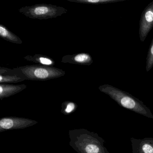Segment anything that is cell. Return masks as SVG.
Segmentation results:
<instances>
[{
	"instance_id": "obj_1",
	"label": "cell",
	"mask_w": 153,
	"mask_h": 153,
	"mask_svg": "<svg viewBox=\"0 0 153 153\" xmlns=\"http://www.w3.org/2000/svg\"><path fill=\"white\" fill-rule=\"evenodd\" d=\"M69 145L78 153H110L104 146V140L86 129L70 130Z\"/></svg>"
},
{
	"instance_id": "obj_13",
	"label": "cell",
	"mask_w": 153,
	"mask_h": 153,
	"mask_svg": "<svg viewBox=\"0 0 153 153\" xmlns=\"http://www.w3.org/2000/svg\"><path fill=\"white\" fill-rule=\"evenodd\" d=\"M71 2L80 3V4H108V3H116L120 1H123L124 0H67Z\"/></svg>"
},
{
	"instance_id": "obj_14",
	"label": "cell",
	"mask_w": 153,
	"mask_h": 153,
	"mask_svg": "<svg viewBox=\"0 0 153 153\" xmlns=\"http://www.w3.org/2000/svg\"><path fill=\"white\" fill-rule=\"evenodd\" d=\"M78 105L71 101H65L61 105V112L65 115H69L76 111Z\"/></svg>"
},
{
	"instance_id": "obj_5",
	"label": "cell",
	"mask_w": 153,
	"mask_h": 153,
	"mask_svg": "<svg viewBox=\"0 0 153 153\" xmlns=\"http://www.w3.org/2000/svg\"><path fill=\"white\" fill-rule=\"evenodd\" d=\"M38 123V122L23 117H2L0 119V132L10 130L21 129L29 128Z\"/></svg>"
},
{
	"instance_id": "obj_10",
	"label": "cell",
	"mask_w": 153,
	"mask_h": 153,
	"mask_svg": "<svg viewBox=\"0 0 153 153\" xmlns=\"http://www.w3.org/2000/svg\"><path fill=\"white\" fill-rule=\"evenodd\" d=\"M27 88L26 85H11L8 84H0V99L10 97L16 94L20 93Z\"/></svg>"
},
{
	"instance_id": "obj_15",
	"label": "cell",
	"mask_w": 153,
	"mask_h": 153,
	"mask_svg": "<svg viewBox=\"0 0 153 153\" xmlns=\"http://www.w3.org/2000/svg\"><path fill=\"white\" fill-rule=\"evenodd\" d=\"M153 67V38L150 44V46L147 55L146 62V69L148 72Z\"/></svg>"
},
{
	"instance_id": "obj_16",
	"label": "cell",
	"mask_w": 153,
	"mask_h": 153,
	"mask_svg": "<svg viewBox=\"0 0 153 153\" xmlns=\"http://www.w3.org/2000/svg\"></svg>"
},
{
	"instance_id": "obj_8",
	"label": "cell",
	"mask_w": 153,
	"mask_h": 153,
	"mask_svg": "<svg viewBox=\"0 0 153 153\" xmlns=\"http://www.w3.org/2000/svg\"><path fill=\"white\" fill-rule=\"evenodd\" d=\"M132 153H153V137L130 138Z\"/></svg>"
},
{
	"instance_id": "obj_11",
	"label": "cell",
	"mask_w": 153,
	"mask_h": 153,
	"mask_svg": "<svg viewBox=\"0 0 153 153\" xmlns=\"http://www.w3.org/2000/svg\"><path fill=\"white\" fill-rule=\"evenodd\" d=\"M24 59L27 61L33 62L36 65L53 67L55 64V62L52 58L44 54H36L33 56L27 55L24 57Z\"/></svg>"
},
{
	"instance_id": "obj_2",
	"label": "cell",
	"mask_w": 153,
	"mask_h": 153,
	"mask_svg": "<svg viewBox=\"0 0 153 153\" xmlns=\"http://www.w3.org/2000/svg\"><path fill=\"white\" fill-rule=\"evenodd\" d=\"M98 89L102 93L109 96L121 107L153 119V114L150 109L142 101L129 93L107 84L100 85Z\"/></svg>"
},
{
	"instance_id": "obj_12",
	"label": "cell",
	"mask_w": 153,
	"mask_h": 153,
	"mask_svg": "<svg viewBox=\"0 0 153 153\" xmlns=\"http://www.w3.org/2000/svg\"><path fill=\"white\" fill-rule=\"evenodd\" d=\"M0 36L4 40L12 43L19 45L23 43L22 40L19 36L13 33L4 25L1 24L0 25Z\"/></svg>"
},
{
	"instance_id": "obj_6",
	"label": "cell",
	"mask_w": 153,
	"mask_h": 153,
	"mask_svg": "<svg viewBox=\"0 0 153 153\" xmlns=\"http://www.w3.org/2000/svg\"><path fill=\"white\" fill-rule=\"evenodd\" d=\"M153 27V1L145 8L141 15L140 20V39L142 42L145 41Z\"/></svg>"
},
{
	"instance_id": "obj_9",
	"label": "cell",
	"mask_w": 153,
	"mask_h": 153,
	"mask_svg": "<svg viewBox=\"0 0 153 153\" xmlns=\"http://www.w3.org/2000/svg\"><path fill=\"white\" fill-rule=\"evenodd\" d=\"M61 62L64 63L90 66L94 62L92 56L87 53H79L72 55H66L62 59Z\"/></svg>"
},
{
	"instance_id": "obj_4",
	"label": "cell",
	"mask_w": 153,
	"mask_h": 153,
	"mask_svg": "<svg viewBox=\"0 0 153 153\" xmlns=\"http://www.w3.org/2000/svg\"><path fill=\"white\" fill-rule=\"evenodd\" d=\"M19 68L28 80L45 81L61 77L66 74L62 69L50 66L32 65Z\"/></svg>"
},
{
	"instance_id": "obj_3",
	"label": "cell",
	"mask_w": 153,
	"mask_h": 153,
	"mask_svg": "<svg viewBox=\"0 0 153 153\" xmlns=\"http://www.w3.org/2000/svg\"><path fill=\"white\" fill-rule=\"evenodd\" d=\"M68 11L63 7L43 3L26 6L19 10V13L29 18L40 20L56 18L66 14Z\"/></svg>"
},
{
	"instance_id": "obj_7",
	"label": "cell",
	"mask_w": 153,
	"mask_h": 153,
	"mask_svg": "<svg viewBox=\"0 0 153 153\" xmlns=\"http://www.w3.org/2000/svg\"><path fill=\"white\" fill-rule=\"evenodd\" d=\"M26 79L19 68L10 69L0 67V84L19 83Z\"/></svg>"
}]
</instances>
